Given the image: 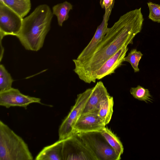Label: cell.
I'll use <instances>...</instances> for the list:
<instances>
[{
	"label": "cell",
	"mask_w": 160,
	"mask_h": 160,
	"mask_svg": "<svg viewBox=\"0 0 160 160\" xmlns=\"http://www.w3.org/2000/svg\"><path fill=\"white\" fill-rule=\"evenodd\" d=\"M72 8V5L67 1L58 4L53 7L52 13L56 16L59 26H62L63 22L68 19L69 12Z\"/></svg>",
	"instance_id": "17"
},
{
	"label": "cell",
	"mask_w": 160,
	"mask_h": 160,
	"mask_svg": "<svg viewBox=\"0 0 160 160\" xmlns=\"http://www.w3.org/2000/svg\"><path fill=\"white\" fill-rule=\"evenodd\" d=\"M22 18L25 16L31 8L30 0H0Z\"/></svg>",
	"instance_id": "15"
},
{
	"label": "cell",
	"mask_w": 160,
	"mask_h": 160,
	"mask_svg": "<svg viewBox=\"0 0 160 160\" xmlns=\"http://www.w3.org/2000/svg\"><path fill=\"white\" fill-rule=\"evenodd\" d=\"M62 155L63 160H97L78 133L63 140Z\"/></svg>",
	"instance_id": "6"
},
{
	"label": "cell",
	"mask_w": 160,
	"mask_h": 160,
	"mask_svg": "<svg viewBox=\"0 0 160 160\" xmlns=\"http://www.w3.org/2000/svg\"><path fill=\"white\" fill-rule=\"evenodd\" d=\"M53 15L48 6L42 4L23 18L21 30L16 37L26 49L38 51L43 47Z\"/></svg>",
	"instance_id": "2"
},
{
	"label": "cell",
	"mask_w": 160,
	"mask_h": 160,
	"mask_svg": "<svg viewBox=\"0 0 160 160\" xmlns=\"http://www.w3.org/2000/svg\"><path fill=\"white\" fill-rule=\"evenodd\" d=\"M23 18L0 1V39L6 35L16 37L21 30Z\"/></svg>",
	"instance_id": "7"
},
{
	"label": "cell",
	"mask_w": 160,
	"mask_h": 160,
	"mask_svg": "<svg viewBox=\"0 0 160 160\" xmlns=\"http://www.w3.org/2000/svg\"><path fill=\"white\" fill-rule=\"evenodd\" d=\"M97 160H119L118 155L101 132H90L78 133Z\"/></svg>",
	"instance_id": "4"
},
{
	"label": "cell",
	"mask_w": 160,
	"mask_h": 160,
	"mask_svg": "<svg viewBox=\"0 0 160 160\" xmlns=\"http://www.w3.org/2000/svg\"><path fill=\"white\" fill-rule=\"evenodd\" d=\"M93 88L87 89L78 94L74 104L63 120L58 129L59 139H64L73 135L75 124L81 115L92 91Z\"/></svg>",
	"instance_id": "5"
},
{
	"label": "cell",
	"mask_w": 160,
	"mask_h": 160,
	"mask_svg": "<svg viewBox=\"0 0 160 160\" xmlns=\"http://www.w3.org/2000/svg\"><path fill=\"white\" fill-rule=\"evenodd\" d=\"M27 144L7 125L0 121V160H32Z\"/></svg>",
	"instance_id": "3"
},
{
	"label": "cell",
	"mask_w": 160,
	"mask_h": 160,
	"mask_svg": "<svg viewBox=\"0 0 160 160\" xmlns=\"http://www.w3.org/2000/svg\"><path fill=\"white\" fill-rule=\"evenodd\" d=\"M143 54L141 52L138 51L136 49H133L127 56L124 57V61L129 62L135 72H138L139 71L138 68L139 62Z\"/></svg>",
	"instance_id": "20"
},
{
	"label": "cell",
	"mask_w": 160,
	"mask_h": 160,
	"mask_svg": "<svg viewBox=\"0 0 160 160\" xmlns=\"http://www.w3.org/2000/svg\"><path fill=\"white\" fill-rule=\"evenodd\" d=\"M114 0H100V3L102 8L105 12H111L114 5Z\"/></svg>",
	"instance_id": "22"
},
{
	"label": "cell",
	"mask_w": 160,
	"mask_h": 160,
	"mask_svg": "<svg viewBox=\"0 0 160 160\" xmlns=\"http://www.w3.org/2000/svg\"><path fill=\"white\" fill-rule=\"evenodd\" d=\"M113 106V98L109 94L107 95L100 104L98 115L105 126L109 123L112 118Z\"/></svg>",
	"instance_id": "14"
},
{
	"label": "cell",
	"mask_w": 160,
	"mask_h": 160,
	"mask_svg": "<svg viewBox=\"0 0 160 160\" xmlns=\"http://www.w3.org/2000/svg\"><path fill=\"white\" fill-rule=\"evenodd\" d=\"M141 8L121 16L108 30L92 53L84 60L75 63L73 70L85 83H95L97 70L122 46L133 43V40L142 28L144 20Z\"/></svg>",
	"instance_id": "1"
},
{
	"label": "cell",
	"mask_w": 160,
	"mask_h": 160,
	"mask_svg": "<svg viewBox=\"0 0 160 160\" xmlns=\"http://www.w3.org/2000/svg\"><path fill=\"white\" fill-rule=\"evenodd\" d=\"M41 101L39 98L25 95L18 89L12 88L0 92V105L7 108L17 106L27 109L28 106L32 103L42 104Z\"/></svg>",
	"instance_id": "8"
},
{
	"label": "cell",
	"mask_w": 160,
	"mask_h": 160,
	"mask_svg": "<svg viewBox=\"0 0 160 160\" xmlns=\"http://www.w3.org/2000/svg\"><path fill=\"white\" fill-rule=\"evenodd\" d=\"M110 15L104 14L101 24L98 26L92 38L76 59L72 60L74 63L81 62L91 55L106 34L108 28V21Z\"/></svg>",
	"instance_id": "10"
},
{
	"label": "cell",
	"mask_w": 160,
	"mask_h": 160,
	"mask_svg": "<svg viewBox=\"0 0 160 160\" xmlns=\"http://www.w3.org/2000/svg\"><path fill=\"white\" fill-rule=\"evenodd\" d=\"M127 46L124 45L122 46L103 63L96 72L97 79H102L108 75L114 73L115 70L122 65L128 50Z\"/></svg>",
	"instance_id": "11"
},
{
	"label": "cell",
	"mask_w": 160,
	"mask_h": 160,
	"mask_svg": "<svg viewBox=\"0 0 160 160\" xmlns=\"http://www.w3.org/2000/svg\"><path fill=\"white\" fill-rule=\"evenodd\" d=\"M13 80L3 64L0 65V92L12 88Z\"/></svg>",
	"instance_id": "18"
},
{
	"label": "cell",
	"mask_w": 160,
	"mask_h": 160,
	"mask_svg": "<svg viewBox=\"0 0 160 160\" xmlns=\"http://www.w3.org/2000/svg\"><path fill=\"white\" fill-rule=\"evenodd\" d=\"M93 88L91 96L81 115L98 112L101 101L109 94L106 88L101 81L97 82Z\"/></svg>",
	"instance_id": "12"
},
{
	"label": "cell",
	"mask_w": 160,
	"mask_h": 160,
	"mask_svg": "<svg viewBox=\"0 0 160 160\" xmlns=\"http://www.w3.org/2000/svg\"><path fill=\"white\" fill-rule=\"evenodd\" d=\"M101 133L117 154L121 157L124 148L118 137L107 127H105Z\"/></svg>",
	"instance_id": "16"
},
{
	"label": "cell",
	"mask_w": 160,
	"mask_h": 160,
	"mask_svg": "<svg viewBox=\"0 0 160 160\" xmlns=\"http://www.w3.org/2000/svg\"><path fill=\"white\" fill-rule=\"evenodd\" d=\"M105 127L98 115V112L82 115L75 124L73 134L90 132H102Z\"/></svg>",
	"instance_id": "9"
},
{
	"label": "cell",
	"mask_w": 160,
	"mask_h": 160,
	"mask_svg": "<svg viewBox=\"0 0 160 160\" xmlns=\"http://www.w3.org/2000/svg\"><path fill=\"white\" fill-rule=\"evenodd\" d=\"M63 140L44 147L36 156V160H63Z\"/></svg>",
	"instance_id": "13"
},
{
	"label": "cell",
	"mask_w": 160,
	"mask_h": 160,
	"mask_svg": "<svg viewBox=\"0 0 160 160\" xmlns=\"http://www.w3.org/2000/svg\"><path fill=\"white\" fill-rule=\"evenodd\" d=\"M147 4L149 9V18L153 22L160 23V5L151 2Z\"/></svg>",
	"instance_id": "21"
},
{
	"label": "cell",
	"mask_w": 160,
	"mask_h": 160,
	"mask_svg": "<svg viewBox=\"0 0 160 160\" xmlns=\"http://www.w3.org/2000/svg\"><path fill=\"white\" fill-rule=\"evenodd\" d=\"M130 92L134 98L139 100L144 101L147 103L152 100V96L148 90L139 85L136 88H131Z\"/></svg>",
	"instance_id": "19"
}]
</instances>
